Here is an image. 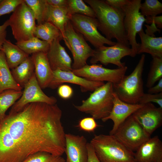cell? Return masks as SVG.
<instances>
[{
    "label": "cell",
    "instance_id": "obj_41",
    "mask_svg": "<svg viewBox=\"0 0 162 162\" xmlns=\"http://www.w3.org/2000/svg\"><path fill=\"white\" fill-rule=\"evenodd\" d=\"M87 147L88 153L87 162H100L97 157L90 142H87Z\"/></svg>",
    "mask_w": 162,
    "mask_h": 162
},
{
    "label": "cell",
    "instance_id": "obj_45",
    "mask_svg": "<svg viewBox=\"0 0 162 162\" xmlns=\"http://www.w3.org/2000/svg\"><path fill=\"white\" fill-rule=\"evenodd\" d=\"M160 162H162V161H160Z\"/></svg>",
    "mask_w": 162,
    "mask_h": 162
},
{
    "label": "cell",
    "instance_id": "obj_14",
    "mask_svg": "<svg viewBox=\"0 0 162 162\" xmlns=\"http://www.w3.org/2000/svg\"><path fill=\"white\" fill-rule=\"evenodd\" d=\"M132 115L150 136L162 124V108L152 103L143 104Z\"/></svg>",
    "mask_w": 162,
    "mask_h": 162
},
{
    "label": "cell",
    "instance_id": "obj_8",
    "mask_svg": "<svg viewBox=\"0 0 162 162\" xmlns=\"http://www.w3.org/2000/svg\"><path fill=\"white\" fill-rule=\"evenodd\" d=\"M141 0H129L122 8L124 13L123 24L127 39L136 55L140 43L137 42V34L142 30L146 19L140 11Z\"/></svg>",
    "mask_w": 162,
    "mask_h": 162
},
{
    "label": "cell",
    "instance_id": "obj_16",
    "mask_svg": "<svg viewBox=\"0 0 162 162\" xmlns=\"http://www.w3.org/2000/svg\"><path fill=\"white\" fill-rule=\"evenodd\" d=\"M143 105L139 104H131L125 103L121 100L114 92L112 110L108 116L101 120L104 122L109 120L113 122L112 128L109 134L113 135L121 124Z\"/></svg>",
    "mask_w": 162,
    "mask_h": 162
},
{
    "label": "cell",
    "instance_id": "obj_31",
    "mask_svg": "<svg viewBox=\"0 0 162 162\" xmlns=\"http://www.w3.org/2000/svg\"><path fill=\"white\" fill-rule=\"evenodd\" d=\"M33 12L38 25L44 22V16L47 3L46 0H24Z\"/></svg>",
    "mask_w": 162,
    "mask_h": 162
},
{
    "label": "cell",
    "instance_id": "obj_3",
    "mask_svg": "<svg viewBox=\"0 0 162 162\" xmlns=\"http://www.w3.org/2000/svg\"><path fill=\"white\" fill-rule=\"evenodd\" d=\"M90 143L100 162H136L134 152L113 135H95Z\"/></svg>",
    "mask_w": 162,
    "mask_h": 162
},
{
    "label": "cell",
    "instance_id": "obj_36",
    "mask_svg": "<svg viewBox=\"0 0 162 162\" xmlns=\"http://www.w3.org/2000/svg\"><path fill=\"white\" fill-rule=\"evenodd\" d=\"M152 102L157 104L162 108V92L158 94L144 93L140 98L139 104H144Z\"/></svg>",
    "mask_w": 162,
    "mask_h": 162
},
{
    "label": "cell",
    "instance_id": "obj_27",
    "mask_svg": "<svg viewBox=\"0 0 162 162\" xmlns=\"http://www.w3.org/2000/svg\"><path fill=\"white\" fill-rule=\"evenodd\" d=\"M15 44L29 55L41 52L47 53L50 44L34 37L26 40L16 42Z\"/></svg>",
    "mask_w": 162,
    "mask_h": 162
},
{
    "label": "cell",
    "instance_id": "obj_11",
    "mask_svg": "<svg viewBox=\"0 0 162 162\" xmlns=\"http://www.w3.org/2000/svg\"><path fill=\"white\" fill-rule=\"evenodd\" d=\"M94 50L93 55L90 60L91 64L100 62L105 65L111 64L119 68L125 66V63L121 62L123 58L127 56L134 57L136 55L130 47L118 42L113 45L109 46L104 45Z\"/></svg>",
    "mask_w": 162,
    "mask_h": 162
},
{
    "label": "cell",
    "instance_id": "obj_38",
    "mask_svg": "<svg viewBox=\"0 0 162 162\" xmlns=\"http://www.w3.org/2000/svg\"><path fill=\"white\" fill-rule=\"evenodd\" d=\"M9 26L8 20L0 26V50L2 51L3 45L6 40L7 28Z\"/></svg>",
    "mask_w": 162,
    "mask_h": 162
},
{
    "label": "cell",
    "instance_id": "obj_26",
    "mask_svg": "<svg viewBox=\"0 0 162 162\" xmlns=\"http://www.w3.org/2000/svg\"><path fill=\"white\" fill-rule=\"evenodd\" d=\"M34 35V37L50 44L58 38L63 40L60 31L53 24L48 22L36 25Z\"/></svg>",
    "mask_w": 162,
    "mask_h": 162
},
{
    "label": "cell",
    "instance_id": "obj_22",
    "mask_svg": "<svg viewBox=\"0 0 162 162\" xmlns=\"http://www.w3.org/2000/svg\"><path fill=\"white\" fill-rule=\"evenodd\" d=\"M141 43L136 54L143 53L149 54L153 57H162V37H155L145 33L143 29L138 34Z\"/></svg>",
    "mask_w": 162,
    "mask_h": 162
},
{
    "label": "cell",
    "instance_id": "obj_21",
    "mask_svg": "<svg viewBox=\"0 0 162 162\" xmlns=\"http://www.w3.org/2000/svg\"><path fill=\"white\" fill-rule=\"evenodd\" d=\"M71 15L67 8L53 7L47 3L44 16V22H50L60 31L63 38L65 39L64 27L70 20Z\"/></svg>",
    "mask_w": 162,
    "mask_h": 162
},
{
    "label": "cell",
    "instance_id": "obj_30",
    "mask_svg": "<svg viewBox=\"0 0 162 162\" xmlns=\"http://www.w3.org/2000/svg\"><path fill=\"white\" fill-rule=\"evenodd\" d=\"M67 9L71 15L79 14L95 18L93 9L82 0H68Z\"/></svg>",
    "mask_w": 162,
    "mask_h": 162
},
{
    "label": "cell",
    "instance_id": "obj_23",
    "mask_svg": "<svg viewBox=\"0 0 162 162\" xmlns=\"http://www.w3.org/2000/svg\"><path fill=\"white\" fill-rule=\"evenodd\" d=\"M10 69L4 53L0 50V93L9 89L22 91L23 88L15 81Z\"/></svg>",
    "mask_w": 162,
    "mask_h": 162
},
{
    "label": "cell",
    "instance_id": "obj_42",
    "mask_svg": "<svg viewBox=\"0 0 162 162\" xmlns=\"http://www.w3.org/2000/svg\"><path fill=\"white\" fill-rule=\"evenodd\" d=\"M47 3L53 7L67 8L68 0H46Z\"/></svg>",
    "mask_w": 162,
    "mask_h": 162
},
{
    "label": "cell",
    "instance_id": "obj_29",
    "mask_svg": "<svg viewBox=\"0 0 162 162\" xmlns=\"http://www.w3.org/2000/svg\"><path fill=\"white\" fill-rule=\"evenodd\" d=\"M152 58L146 85L148 88L162 78V57Z\"/></svg>",
    "mask_w": 162,
    "mask_h": 162
},
{
    "label": "cell",
    "instance_id": "obj_17",
    "mask_svg": "<svg viewBox=\"0 0 162 162\" xmlns=\"http://www.w3.org/2000/svg\"><path fill=\"white\" fill-rule=\"evenodd\" d=\"M65 162H87V141L83 136L68 133L65 136Z\"/></svg>",
    "mask_w": 162,
    "mask_h": 162
},
{
    "label": "cell",
    "instance_id": "obj_37",
    "mask_svg": "<svg viewBox=\"0 0 162 162\" xmlns=\"http://www.w3.org/2000/svg\"><path fill=\"white\" fill-rule=\"evenodd\" d=\"M73 93L72 88L69 85L62 84L58 87V94L63 99L66 100L71 98Z\"/></svg>",
    "mask_w": 162,
    "mask_h": 162
},
{
    "label": "cell",
    "instance_id": "obj_7",
    "mask_svg": "<svg viewBox=\"0 0 162 162\" xmlns=\"http://www.w3.org/2000/svg\"><path fill=\"white\" fill-rule=\"evenodd\" d=\"M8 20L16 42L26 40L34 37L36 20L33 12L25 1L17 6Z\"/></svg>",
    "mask_w": 162,
    "mask_h": 162
},
{
    "label": "cell",
    "instance_id": "obj_4",
    "mask_svg": "<svg viewBox=\"0 0 162 162\" xmlns=\"http://www.w3.org/2000/svg\"><path fill=\"white\" fill-rule=\"evenodd\" d=\"M114 92L113 84L107 82L93 91L81 105H74V107L95 119L102 120L108 116L112 110Z\"/></svg>",
    "mask_w": 162,
    "mask_h": 162
},
{
    "label": "cell",
    "instance_id": "obj_25",
    "mask_svg": "<svg viewBox=\"0 0 162 162\" xmlns=\"http://www.w3.org/2000/svg\"><path fill=\"white\" fill-rule=\"evenodd\" d=\"M34 69L32 58L29 56L11 71L15 81L23 88L34 73Z\"/></svg>",
    "mask_w": 162,
    "mask_h": 162
},
{
    "label": "cell",
    "instance_id": "obj_13",
    "mask_svg": "<svg viewBox=\"0 0 162 162\" xmlns=\"http://www.w3.org/2000/svg\"><path fill=\"white\" fill-rule=\"evenodd\" d=\"M22 95L12 106L10 111L16 112L21 110L26 105L31 103L40 102L55 104L57 99L53 96H49L42 90L34 73L25 85Z\"/></svg>",
    "mask_w": 162,
    "mask_h": 162
},
{
    "label": "cell",
    "instance_id": "obj_18",
    "mask_svg": "<svg viewBox=\"0 0 162 162\" xmlns=\"http://www.w3.org/2000/svg\"><path fill=\"white\" fill-rule=\"evenodd\" d=\"M61 40L58 38L50 44L46 53L49 63L52 70L72 71V60L65 48L60 44Z\"/></svg>",
    "mask_w": 162,
    "mask_h": 162
},
{
    "label": "cell",
    "instance_id": "obj_20",
    "mask_svg": "<svg viewBox=\"0 0 162 162\" xmlns=\"http://www.w3.org/2000/svg\"><path fill=\"white\" fill-rule=\"evenodd\" d=\"M34 65V73L42 89L48 87L53 77V71L49 62L46 53L39 52L32 55Z\"/></svg>",
    "mask_w": 162,
    "mask_h": 162
},
{
    "label": "cell",
    "instance_id": "obj_40",
    "mask_svg": "<svg viewBox=\"0 0 162 162\" xmlns=\"http://www.w3.org/2000/svg\"><path fill=\"white\" fill-rule=\"evenodd\" d=\"M146 22L148 24H154L157 28L160 29L162 28V16H156L151 17H148L145 18Z\"/></svg>",
    "mask_w": 162,
    "mask_h": 162
},
{
    "label": "cell",
    "instance_id": "obj_28",
    "mask_svg": "<svg viewBox=\"0 0 162 162\" xmlns=\"http://www.w3.org/2000/svg\"><path fill=\"white\" fill-rule=\"evenodd\" d=\"M22 91L12 89L5 90L0 93V122L4 118L6 112L19 99Z\"/></svg>",
    "mask_w": 162,
    "mask_h": 162
},
{
    "label": "cell",
    "instance_id": "obj_6",
    "mask_svg": "<svg viewBox=\"0 0 162 162\" xmlns=\"http://www.w3.org/2000/svg\"><path fill=\"white\" fill-rule=\"evenodd\" d=\"M64 43L73 57L72 70L78 69L87 65V61L92 57L94 50L87 44L83 36L74 28L69 21L64 27Z\"/></svg>",
    "mask_w": 162,
    "mask_h": 162
},
{
    "label": "cell",
    "instance_id": "obj_32",
    "mask_svg": "<svg viewBox=\"0 0 162 162\" xmlns=\"http://www.w3.org/2000/svg\"><path fill=\"white\" fill-rule=\"evenodd\" d=\"M141 14L146 17H153L162 13V4L158 0H145L140 7Z\"/></svg>",
    "mask_w": 162,
    "mask_h": 162
},
{
    "label": "cell",
    "instance_id": "obj_39",
    "mask_svg": "<svg viewBox=\"0 0 162 162\" xmlns=\"http://www.w3.org/2000/svg\"><path fill=\"white\" fill-rule=\"evenodd\" d=\"M105 2L112 7L122 9L129 2V0H105Z\"/></svg>",
    "mask_w": 162,
    "mask_h": 162
},
{
    "label": "cell",
    "instance_id": "obj_34",
    "mask_svg": "<svg viewBox=\"0 0 162 162\" xmlns=\"http://www.w3.org/2000/svg\"><path fill=\"white\" fill-rule=\"evenodd\" d=\"M24 0H2L0 2V16L13 12Z\"/></svg>",
    "mask_w": 162,
    "mask_h": 162
},
{
    "label": "cell",
    "instance_id": "obj_24",
    "mask_svg": "<svg viewBox=\"0 0 162 162\" xmlns=\"http://www.w3.org/2000/svg\"><path fill=\"white\" fill-rule=\"evenodd\" d=\"M2 51L5 55L9 67L11 69L16 67L29 56L9 40H6L4 43Z\"/></svg>",
    "mask_w": 162,
    "mask_h": 162
},
{
    "label": "cell",
    "instance_id": "obj_9",
    "mask_svg": "<svg viewBox=\"0 0 162 162\" xmlns=\"http://www.w3.org/2000/svg\"><path fill=\"white\" fill-rule=\"evenodd\" d=\"M70 21L75 30L82 35L85 40L95 49L105 44L111 46L116 43L109 40L100 34L98 29V22L95 18L75 14L71 15Z\"/></svg>",
    "mask_w": 162,
    "mask_h": 162
},
{
    "label": "cell",
    "instance_id": "obj_2",
    "mask_svg": "<svg viewBox=\"0 0 162 162\" xmlns=\"http://www.w3.org/2000/svg\"><path fill=\"white\" fill-rule=\"evenodd\" d=\"M94 12L98 22V29L108 39L115 38L117 42L130 47L124 27V13L122 9H116L104 0H85Z\"/></svg>",
    "mask_w": 162,
    "mask_h": 162
},
{
    "label": "cell",
    "instance_id": "obj_46",
    "mask_svg": "<svg viewBox=\"0 0 162 162\" xmlns=\"http://www.w3.org/2000/svg\"><path fill=\"white\" fill-rule=\"evenodd\" d=\"M2 0H0V2Z\"/></svg>",
    "mask_w": 162,
    "mask_h": 162
},
{
    "label": "cell",
    "instance_id": "obj_19",
    "mask_svg": "<svg viewBox=\"0 0 162 162\" xmlns=\"http://www.w3.org/2000/svg\"><path fill=\"white\" fill-rule=\"evenodd\" d=\"M135 152L136 162H160L162 161V142L158 136L150 137Z\"/></svg>",
    "mask_w": 162,
    "mask_h": 162
},
{
    "label": "cell",
    "instance_id": "obj_12",
    "mask_svg": "<svg viewBox=\"0 0 162 162\" xmlns=\"http://www.w3.org/2000/svg\"><path fill=\"white\" fill-rule=\"evenodd\" d=\"M128 67L111 69L96 64L86 65L78 69H73L76 75L88 80L97 82L107 81L115 84L118 83L125 75Z\"/></svg>",
    "mask_w": 162,
    "mask_h": 162
},
{
    "label": "cell",
    "instance_id": "obj_5",
    "mask_svg": "<svg viewBox=\"0 0 162 162\" xmlns=\"http://www.w3.org/2000/svg\"><path fill=\"white\" fill-rule=\"evenodd\" d=\"M145 55L142 54L133 72L125 75L118 83L113 84L114 92L122 101L130 104H138L143 91L142 73Z\"/></svg>",
    "mask_w": 162,
    "mask_h": 162
},
{
    "label": "cell",
    "instance_id": "obj_44",
    "mask_svg": "<svg viewBox=\"0 0 162 162\" xmlns=\"http://www.w3.org/2000/svg\"><path fill=\"white\" fill-rule=\"evenodd\" d=\"M151 25L149 26L145 25L147 27V29L146 30V33L150 36L154 37V33L157 31L160 32V29L157 28L154 24L152 23Z\"/></svg>",
    "mask_w": 162,
    "mask_h": 162
},
{
    "label": "cell",
    "instance_id": "obj_1",
    "mask_svg": "<svg viewBox=\"0 0 162 162\" xmlns=\"http://www.w3.org/2000/svg\"><path fill=\"white\" fill-rule=\"evenodd\" d=\"M62 112L57 104H29L9 111L0 122V150L4 162H23L39 152L56 156L64 153Z\"/></svg>",
    "mask_w": 162,
    "mask_h": 162
},
{
    "label": "cell",
    "instance_id": "obj_10",
    "mask_svg": "<svg viewBox=\"0 0 162 162\" xmlns=\"http://www.w3.org/2000/svg\"><path fill=\"white\" fill-rule=\"evenodd\" d=\"M113 135L133 152L151 137L132 115L119 125Z\"/></svg>",
    "mask_w": 162,
    "mask_h": 162
},
{
    "label": "cell",
    "instance_id": "obj_35",
    "mask_svg": "<svg viewBox=\"0 0 162 162\" xmlns=\"http://www.w3.org/2000/svg\"><path fill=\"white\" fill-rule=\"evenodd\" d=\"M78 126L83 131L88 132H93L98 126L95 119L92 117L83 118L79 122Z\"/></svg>",
    "mask_w": 162,
    "mask_h": 162
},
{
    "label": "cell",
    "instance_id": "obj_33",
    "mask_svg": "<svg viewBox=\"0 0 162 162\" xmlns=\"http://www.w3.org/2000/svg\"><path fill=\"white\" fill-rule=\"evenodd\" d=\"M62 156H56L45 152H38L28 156L23 162H65Z\"/></svg>",
    "mask_w": 162,
    "mask_h": 162
},
{
    "label": "cell",
    "instance_id": "obj_15",
    "mask_svg": "<svg viewBox=\"0 0 162 162\" xmlns=\"http://www.w3.org/2000/svg\"><path fill=\"white\" fill-rule=\"evenodd\" d=\"M53 71V77L48 87L52 89L58 88L64 83L78 85L83 92H93L103 85L104 82L91 81L75 74L72 71L57 70Z\"/></svg>",
    "mask_w": 162,
    "mask_h": 162
},
{
    "label": "cell",
    "instance_id": "obj_43",
    "mask_svg": "<svg viewBox=\"0 0 162 162\" xmlns=\"http://www.w3.org/2000/svg\"><path fill=\"white\" fill-rule=\"evenodd\" d=\"M161 92H162V78L156 85L149 88L148 90V93L150 94H158Z\"/></svg>",
    "mask_w": 162,
    "mask_h": 162
}]
</instances>
